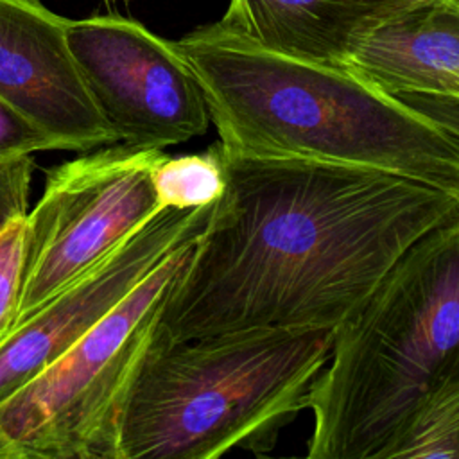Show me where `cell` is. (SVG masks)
<instances>
[{
    "label": "cell",
    "instance_id": "obj_4",
    "mask_svg": "<svg viewBox=\"0 0 459 459\" xmlns=\"http://www.w3.org/2000/svg\"><path fill=\"white\" fill-rule=\"evenodd\" d=\"M332 344L330 328H256L181 341L154 326L124 403L118 459L269 452L280 430L308 409Z\"/></svg>",
    "mask_w": 459,
    "mask_h": 459
},
{
    "label": "cell",
    "instance_id": "obj_1",
    "mask_svg": "<svg viewBox=\"0 0 459 459\" xmlns=\"http://www.w3.org/2000/svg\"><path fill=\"white\" fill-rule=\"evenodd\" d=\"M224 192L160 308L156 328L170 339L333 330L459 212L457 190L371 167L224 152Z\"/></svg>",
    "mask_w": 459,
    "mask_h": 459
},
{
    "label": "cell",
    "instance_id": "obj_5",
    "mask_svg": "<svg viewBox=\"0 0 459 459\" xmlns=\"http://www.w3.org/2000/svg\"><path fill=\"white\" fill-rule=\"evenodd\" d=\"M195 238L169 253L111 314L0 403V459H118L134 371Z\"/></svg>",
    "mask_w": 459,
    "mask_h": 459
},
{
    "label": "cell",
    "instance_id": "obj_12",
    "mask_svg": "<svg viewBox=\"0 0 459 459\" xmlns=\"http://www.w3.org/2000/svg\"><path fill=\"white\" fill-rule=\"evenodd\" d=\"M151 181L161 210H190L215 203L226 186L221 143L195 154L167 156L163 152L151 170Z\"/></svg>",
    "mask_w": 459,
    "mask_h": 459
},
{
    "label": "cell",
    "instance_id": "obj_17",
    "mask_svg": "<svg viewBox=\"0 0 459 459\" xmlns=\"http://www.w3.org/2000/svg\"><path fill=\"white\" fill-rule=\"evenodd\" d=\"M441 124L454 134L459 138V102H452L448 104L443 111H441Z\"/></svg>",
    "mask_w": 459,
    "mask_h": 459
},
{
    "label": "cell",
    "instance_id": "obj_13",
    "mask_svg": "<svg viewBox=\"0 0 459 459\" xmlns=\"http://www.w3.org/2000/svg\"><path fill=\"white\" fill-rule=\"evenodd\" d=\"M382 459H459V389L414 420Z\"/></svg>",
    "mask_w": 459,
    "mask_h": 459
},
{
    "label": "cell",
    "instance_id": "obj_9",
    "mask_svg": "<svg viewBox=\"0 0 459 459\" xmlns=\"http://www.w3.org/2000/svg\"><path fill=\"white\" fill-rule=\"evenodd\" d=\"M66 25L41 0H0V97L57 149L117 143L82 81Z\"/></svg>",
    "mask_w": 459,
    "mask_h": 459
},
{
    "label": "cell",
    "instance_id": "obj_16",
    "mask_svg": "<svg viewBox=\"0 0 459 459\" xmlns=\"http://www.w3.org/2000/svg\"><path fill=\"white\" fill-rule=\"evenodd\" d=\"M34 161L30 156L0 158V231L27 213Z\"/></svg>",
    "mask_w": 459,
    "mask_h": 459
},
{
    "label": "cell",
    "instance_id": "obj_10",
    "mask_svg": "<svg viewBox=\"0 0 459 459\" xmlns=\"http://www.w3.org/2000/svg\"><path fill=\"white\" fill-rule=\"evenodd\" d=\"M344 66L394 97L459 100V0H421L364 34Z\"/></svg>",
    "mask_w": 459,
    "mask_h": 459
},
{
    "label": "cell",
    "instance_id": "obj_8",
    "mask_svg": "<svg viewBox=\"0 0 459 459\" xmlns=\"http://www.w3.org/2000/svg\"><path fill=\"white\" fill-rule=\"evenodd\" d=\"M212 208L161 210L20 323L0 344V403L111 314L169 253L195 238Z\"/></svg>",
    "mask_w": 459,
    "mask_h": 459
},
{
    "label": "cell",
    "instance_id": "obj_7",
    "mask_svg": "<svg viewBox=\"0 0 459 459\" xmlns=\"http://www.w3.org/2000/svg\"><path fill=\"white\" fill-rule=\"evenodd\" d=\"M66 36L117 143L163 151L206 133L203 88L174 41L118 14L68 20Z\"/></svg>",
    "mask_w": 459,
    "mask_h": 459
},
{
    "label": "cell",
    "instance_id": "obj_11",
    "mask_svg": "<svg viewBox=\"0 0 459 459\" xmlns=\"http://www.w3.org/2000/svg\"><path fill=\"white\" fill-rule=\"evenodd\" d=\"M421 0H230L221 22L292 57L344 66L353 45Z\"/></svg>",
    "mask_w": 459,
    "mask_h": 459
},
{
    "label": "cell",
    "instance_id": "obj_2",
    "mask_svg": "<svg viewBox=\"0 0 459 459\" xmlns=\"http://www.w3.org/2000/svg\"><path fill=\"white\" fill-rule=\"evenodd\" d=\"M174 45L226 154L360 165L459 192V138L346 66L269 50L221 20Z\"/></svg>",
    "mask_w": 459,
    "mask_h": 459
},
{
    "label": "cell",
    "instance_id": "obj_15",
    "mask_svg": "<svg viewBox=\"0 0 459 459\" xmlns=\"http://www.w3.org/2000/svg\"><path fill=\"white\" fill-rule=\"evenodd\" d=\"M57 149L56 142L0 97V158Z\"/></svg>",
    "mask_w": 459,
    "mask_h": 459
},
{
    "label": "cell",
    "instance_id": "obj_14",
    "mask_svg": "<svg viewBox=\"0 0 459 459\" xmlns=\"http://www.w3.org/2000/svg\"><path fill=\"white\" fill-rule=\"evenodd\" d=\"M25 215L11 219L0 231V344L18 317L25 269Z\"/></svg>",
    "mask_w": 459,
    "mask_h": 459
},
{
    "label": "cell",
    "instance_id": "obj_3",
    "mask_svg": "<svg viewBox=\"0 0 459 459\" xmlns=\"http://www.w3.org/2000/svg\"><path fill=\"white\" fill-rule=\"evenodd\" d=\"M459 389V212L420 237L333 328L312 384L310 459H382Z\"/></svg>",
    "mask_w": 459,
    "mask_h": 459
},
{
    "label": "cell",
    "instance_id": "obj_6",
    "mask_svg": "<svg viewBox=\"0 0 459 459\" xmlns=\"http://www.w3.org/2000/svg\"><path fill=\"white\" fill-rule=\"evenodd\" d=\"M161 154L111 143L48 170L43 195L25 215L14 328L161 212L151 181Z\"/></svg>",
    "mask_w": 459,
    "mask_h": 459
}]
</instances>
